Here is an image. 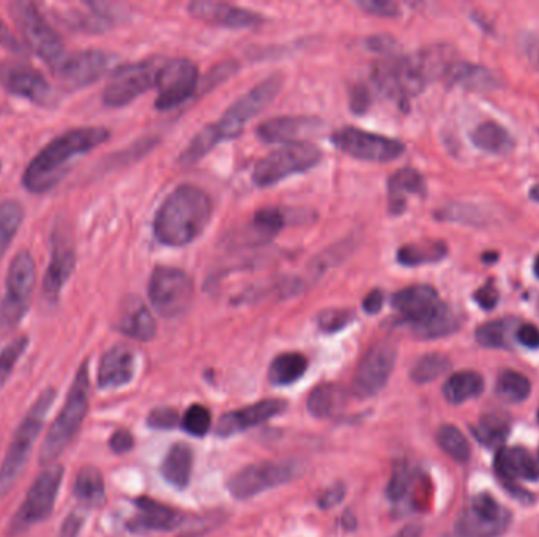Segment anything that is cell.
<instances>
[{
	"label": "cell",
	"instance_id": "1",
	"mask_svg": "<svg viewBox=\"0 0 539 537\" xmlns=\"http://www.w3.org/2000/svg\"><path fill=\"white\" fill-rule=\"evenodd\" d=\"M111 131L101 126L73 128L41 150L23 174V185L32 194L48 193L64 180L81 156L108 142Z\"/></svg>",
	"mask_w": 539,
	"mask_h": 537
},
{
	"label": "cell",
	"instance_id": "2",
	"mask_svg": "<svg viewBox=\"0 0 539 537\" xmlns=\"http://www.w3.org/2000/svg\"><path fill=\"white\" fill-rule=\"evenodd\" d=\"M212 215L213 204L209 194L186 183L174 189L158 208L153 232L163 245L182 248L204 232Z\"/></svg>",
	"mask_w": 539,
	"mask_h": 537
},
{
	"label": "cell",
	"instance_id": "3",
	"mask_svg": "<svg viewBox=\"0 0 539 537\" xmlns=\"http://www.w3.org/2000/svg\"><path fill=\"white\" fill-rule=\"evenodd\" d=\"M391 304L418 338H443L459 328L458 315L440 301L434 287H407L393 295Z\"/></svg>",
	"mask_w": 539,
	"mask_h": 537
},
{
	"label": "cell",
	"instance_id": "4",
	"mask_svg": "<svg viewBox=\"0 0 539 537\" xmlns=\"http://www.w3.org/2000/svg\"><path fill=\"white\" fill-rule=\"evenodd\" d=\"M90 374L89 361L79 366L75 380L71 383L70 391L65 397L64 407L60 410L54 423L49 427L45 441L41 445V465H53L68 446L73 443L81 430L82 423L89 413Z\"/></svg>",
	"mask_w": 539,
	"mask_h": 537
},
{
	"label": "cell",
	"instance_id": "5",
	"mask_svg": "<svg viewBox=\"0 0 539 537\" xmlns=\"http://www.w3.org/2000/svg\"><path fill=\"white\" fill-rule=\"evenodd\" d=\"M57 391L54 388H46L30 407L27 415L16 429L12 443L8 446L4 462L0 467V501L7 497L10 490L15 487L16 481L26 468L30 452L34 448V443L40 435L43 424L49 410L56 402Z\"/></svg>",
	"mask_w": 539,
	"mask_h": 537
},
{
	"label": "cell",
	"instance_id": "6",
	"mask_svg": "<svg viewBox=\"0 0 539 537\" xmlns=\"http://www.w3.org/2000/svg\"><path fill=\"white\" fill-rule=\"evenodd\" d=\"M64 467L60 463L48 465L32 482L26 498L19 504L7 525L8 537H18L32 526L45 522L53 514L59 495L60 484L64 481Z\"/></svg>",
	"mask_w": 539,
	"mask_h": 537
},
{
	"label": "cell",
	"instance_id": "7",
	"mask_svg": "<svg viewBox=\"0 0 539 537\" xmlns=\"http://www.w3.org/2000/svg\"><path fill=\"white\" fill-rule=\"evenodd\" d=\"M16 27L23 35L26 45L45 60L49 67L56 68L65 59V45L53 26H49L37 5L19 0L8 5Z\"/></svg>",
	"mask_w": 539,
	"mask_h": 537
},
{
	"label": "cell",
	"instance_id": "8",
	"mask_svg": "<svg viewBox=\"0 0 539 537\" xmlns=\"http://www.w3.org/2000/svg\"><path fill=\"white\" fill-rule=\"evenodd\" d=\"M35 281L34 257L29 251L18 252L8 267L5 295L0 303V331L12 330L26 317Z\"/></svg>",
	"mask_w": 539,
	"mask_h": 537
},
{
	"label": "cell",
	"instance_id": "9",
	"mask_svg": "<svg viewBox=\"0 0 539 537\" xmlns=\"http://www.w3.org/2000/svg\"><path fill=\"white\" fill-rule=\"evenodd\" d=\"M372 81L377 89L393 100L406 101L426 87L429 79L415 56H388L372 68Z\"/></svg>",
	"mask_w": 539,
	"mask_h": 537
},
{
	"label": "cell",
	"instance_id": "10",
	"mask_svg": "<svg viewBox=\"0 0 539 537\" xmlns=\"http://www.w3.org/2000/svg\"><path fill=\"white\" fill-rule=\"evenodd\" d=\"M322 160V153L311 142L284 145L262 158L254 167L253 182L261 188L283 182L290 175L305 174Z\"/></svg>",
	"mask_w": 539,
	"mask_h": 537
},
{
	"label": "cell",
	"instance_id": "11",
	"mask_svg": "<svg viewBox=\"0 0 539 537\" xmlns=\"http://www.w3.org/2000/svg\"><path fill=\"white\" fill-rule=\"evenodd\" d=\"M194 297V282L185 271L172 267H157L149 281L152 306L164 319H174L188 311Z\"/></svg>",
	"mask_w": 539,
	"mask_h": 537
},
{
	"label": "cell",
	"instance_id": "12",
	"mask_svg": "<svg viewBox=\"0 0 539 537\" xmlns=\"http://www.w3.org/2000/svg\"><path fill=\"white\" fill-rule=\"evenodd\" d=\"M281 84H283L281 76L273 75L262 81L261 84H257L242 98H238L231 108L224 112L221 120L212 125L218 141L237 138L238 134L242 133L246 123H250L259 112L264 111L268 104L275 100L279 89H281Z\"/></svg>",
	"mask_w": 539,
	"mask_h": 537
},
{
	"label": "cell",
	"instance_id": "13",
	"mask_svg": "<svg viewBox=\"0 0 539 537\" xmlns=\"http://www.w3.org/2000/svg\"><path fill=\"white\" fill-rule=\"evenodd\" d=\"M292 462H257L238 470L227 481V490L235 500H250L267 490L283 486L297 476Z\"/></svg>",
	"mask_w": 539,
	"mask_h": 537
},
{
	"label": "cell",
	"instance_id": "14",
	"mask_svg": "<svg viewBox=\"0 0 539 537\" xmlns=\"http://www.w3.org/2000/svg\"><path fill=\"white\" fill-rule=\"evenodd\" d=\"M160 67V60L152 59L117 68L103 90V103L108 108H123L133 103L157 84Z\"/></svg>",
	"mask_w": 539,
	"mask_h": 537
},
{
	"label": "cell",
	"instance_id": "15",
	"mask_svg": "<svg viewBox=\"0 0 539 537\" xmlns=\"http://www.w3.org/2000/svg\"><path fill=\"white\" fill-rule=\"evenodd\" d=\"M511 523V512L489 493H480L465 506L456 525L458 537H500Z\"/></svg>",
	"mask_w": 539,
	"mask_h": 537
},
{
	"label": "cell",
	"instance_id": "16",
	"mask_svg": "<svg viewBox=\"0 0 539 537\" xmlns=\"http://www.w3.org/2000/svg\"><path fill=\"white\" fill-rule=\"evenodd\" d=\"M331 142L342 153L369 163H390L402 156L406 147L398 139L387 138L382 134L369 133L358 128H342L331 136Z\"/></svg>",
	"mask_w": 539,
	"mask_h": 537
},
{
	"label": "cell",
	"instance_id": "17",
	"mask_svg": "<svg viewBox=\"0 0 539 537\" xmlns=\"http://www.w3.org/2000/svg\"><path fill=\"white\" fill-rule=\"evenodd\" d=\"M199 70L188 59H172L161 63L157 75L158 95L155 108L169 111L190 100L196 92Z\"/></svg>",
	"mask_w": 539,
	"mask_h": 537
},
{
	"label": "cell",
	"instance_id": "18",
	"mask_svg": "<svg viewBox=\"0 0 539 537\" xmlns=\"http://www.w3.org/2000/svg\"><path fill=\"white\" fill-rule=\"evenodd\" d=\"M396 364L395 345L380 341L372 345L358 364L352 382V393L360 399H369L385 388Z\"/></svg>",
	"mask_w": 539,
	"mask_h": 537
},
{
	"label": "cell",
	"instance_id": "19",
	"mask_svg": "<svg viewBox=\"0 0 539 537\" xmlns=\"http://www.w3.org/2000/svg\"><path fill=\"white\" fill-rule=\"evenodd\" d=\"M114 62H116L114 54L98 51V49H89V51H79L65 57L54 68V73H56L57 79L64 84L65 89L78 90L103 78L111 70Z\"/></svg>",
	"mask_w": 539,
	"mask_h": 537
},
{
	"label": "cell",
	"instance_id": "20",
	"mask_svg": "<svg viewBox=\"0 0 539 537\" xmlns=\"http://www.w3.org/2000/svg\"><path fill=\"white\" fill-rule=\"evenodd\" d=\"M0 84L15 97L49 108L56 101L53 87L40 71L27 63L4 62L0 65Z\"/></svg>",
	"mask_w": 539,
	"mask_h": 537
},
{
	"label": "cell",
	"instance_id": "21",
	"mask_svg": "<svg viewBox=\"0 0 539 537\" xmlns=\"http://www.w3.org/2000/svg\"><path fill=\"white\" fill-rule=\"evenodd\" d=\"M188 12L199 21L227 27V29H250V27L261 26L264 23V18L253 10L237 7V5L223 4V2H212V0L193 2L188 7Z\"/></svg>",
	"mask_w": 539,
	"mask_h": 537
},
{
	"label": "cell",
	"instance_id": "22",
	"mask_svg": "<svg viewBox=\"0 0 539 537\" xmlns=\"http://www.w3.org/2000/svg\"><path fill=\"white\" fill-rule=\"evenodd\" d=\"M287 402L281 399H265L257 404L248 405L235 412L221 416L220 423L216 427L218 437H232L240 434L243 430H250L268 419L275 418L286 412Z\"/></svg>",
	"mask_w": 539,
	"mask_h": 537
},
{
	"label": "cell",
	"instance_id": "23",
	"mask_svg": "<svg viewBox=\"0 0 539 537\" xmlns=\"http://www.w3.org/2000/svg\"><path fill=\"white\" fill-rule=\"evenodd\" d=\"M76 267L75 249L71 248L64 237L54 238L51 248V260L43 279V297L46 303L57 304L62 290L67 286L68 279Z\"/></svg>",
	"mask_w": 539,
	"mask_h": 537
},
{
	"label": "cell",
	"instance_id": "24",
	"mask_svg": "<svg viewBox=\"0 0 539 537\" xmlns=\"http://www.w3.org/2000/svg\"><path fill=\"white\" fill-rule=\"evenodd\" d=\"M320 123L316 117H305V115H287V117H275V119L265 120L257 128V136L267 144H297L305 142L311 134L319 130Z\"/></svg>",
	"mask_w": 539,
	"mask_h": 537
},
{
	"label": "cell",
	"instance_id": "25",
	"mask_svg": "<svg viewBox=\"0 0 539 537\" xmlns=\"http://www.w3.org/2000/svg\"><path fill=\"white\" fill-rule=\"evenodd\" d=\"M136 372V353L128 345H114L103 355L98 366L97 383L100 389L127 386Z\"/></svg>",
	"mask_w": 539,
	"mask_h": 537
},
{
	"label": "cell",
	"instance_id": "26",
	"mask_svg": "<svg viewBox=\"0 0 539 537\" xmlns=\"http://www.w3.org/2000/svg\"><path fill=\"white\" fill-rule=\"evenodd\" d=\"M138 506L139 515L128 522V528L133 533L145 534L152 531H174L183 525V515L169 508L160 501L149 497H139L134 501Z\"/></svg>",
	"mask_w": 539,
	"mask_h": 537
},
{
	"label": "cell",
	"instance_id": "27",
	"mask_svg": "<svg viewBox=\"0 0 539 537\" xmlns=\"http://www.w3.org/2000/svg\"><path fill=\"white\" fill-rule=\"evenodd\" d=\"M495 471L506 482L538 481L539 465L530 452L522 448H502L495 456Z\"/></svg>",
	"mask_w": 539,
	"mask_h": 537
},
{
	"label": "cell",
	"instance_id": "28",
	"mask_svg": "<svg viewBox=\"0 0 539 537\" xmlns=\"http://www.w3.org/2000/svg\"><path fill=\"white\" fill-rule=\"evenodd\" d=\"M117 330L134 341L150 342L157 334V323L139 298L130 297L123 303Z\"/></svg>",
	"mask_w": 539,
	"mask_h": 537
},
{
	"label": "cell",
	"instance_id": "29",
	"mask_svg": "<svg viewBox=\"0 0 539 537\" xmlns=\"http://www.w3.org/2000/svg\"><path fill=\"white\" fill-rule=\"evenodd\" d=\"M424 193H426V183L420 172L412 167L399 169L396 174L391 175L388 182L390 212L393 215H401L406 210L407 199L410 196H424Z\"/></svg>",
	"mask_w": 539,
	"mask_h": 537
},
{
	"label": "cell",
	"instance_id": "30",
	"mask_svg": "<svg viewBox=\"0 0 539 537\" xmlns=\"http://www.w3.org/2000/svg\"><path fill=\"white\" fill-rule=\"evenodd\" d=\"M193 460V449L190 445L175 443L161 463V473L164 479L175 489H186L193 473Z\"/></svg>",
	"mask_w": 539,
	"mask_h": 537
},
{
	"label": "cell",
	"instance_id": "31",
	"mask_svg": "<svg viewBox=\"0 0 539 537\" xmlns=\"http://www.w3.org/2000/svg\"><path fill=\"white\" fill-rule=\"evenodd\" d=\"M64 21L70 24L73 29L89 34L105 32L114 24L111 13L106 12L105 7L100 4H84L81 7H73L71 10L65 8Z\"/></svg>",
	"mask_w": 539,
	"mask_h": 537
},
{
	"label": "cell",
	"instance_id": "32",
	"mask_svg": "<svg viewBox=\"0 0 539 537\" xmlns=\"http://www.w3.org/2000/svg\"><path fill=\"white\" fill-rule=\"evenodd\" d=\"M76 500L86 508H98L106 500L105 479L101 471L92 465H86L78 471L75 486H73Z\"/></svg>",
	"mask_w": 539,
	"mask_h": 537
},
{
	"label": "cell",
	"instance_id": "33",
	"mask_svg": "<svg viewBox=\"0 0 539 537\" xmlns=\"http://www.w3.org/2000/svg\"><path fill=\"white\" fill-rule=\"evenodd\" d=\"M484 380L478 372L461 371L451 375L443 385V396L453 405L464 404L467 400L481 396Z\"/></svg>",
	"mask_w": 539,
	"mask_h": 537
},
{
	"label": "cell",
	"instance_id": "34",
	"mask_svg": "<svg viewBox=\"0 0 539 537\" xmlns=\"http://www.w3.org/2000/svg\"><path fill=\"white\" fill-rule=\"evenodd\" d=\"M308 369V358L303 353H281L268 369V380L275 386H289L298 382Z\"/></svg>",
	"mask_w": 539,
	"mask_h": 537
},
{
	"label": "cell",
	"instance_id": "35",
	"mask_svg": "<svg viewBox=\"0 0 539 537\" xmlns=\"http://www.w3.org/2000/svg\"><path fill=\"white\" fill-rule=\"evenodd\" d=\"M346 402V393L344 389L339 386L331 385H319L309 393L308 412L317 419L330 418V416L336 415L341 410L342 405Z\"/></svg>",
	"mask_w": 539,
	"mask_h": 537
},
{
	"label": "cell",
	"instance_id": "36",
	"mask_svg": "<svg viewBox=\"0 0 539 537\" xmlns=\"http://www.w3.org/2000/svg\"><path fill=\"white\" fill-rule=\"evenodd\" d=\"M448 248L443 241H423L402 246L398 251V262L404 267H420L426 263H437L447 257Z\"/></svg>",
	"mask_w": 539,
	"mask_h": 537
},
{
	"label": "cell",
	"instance_id": "37",
	"mask_svg": "<svg viewBox=\"0 0 539 537\" xmlns=\"http://www.w3.org/2000/svg\"><path fill=\"white\" fill-rule=\"evenodd\" d=\"M473 144L489 153H508L513 149V138L502 125L495 122L481 123L472 133Z\"/></svg>",
	"mask_w": 539,
	"mask_h": 537
},
{
	"label": "cell",
	"instance_id": "38",
	"mask_svg": "<svg viewBox=\"0 0 539 537\" xmlns=\"http://www.w3.org/2000/svg\"><path fill=\"white\" fill-rule=\"evenodd\" d=\"M24 208L16 200H5L0 204V259L12 245L13 238L23 224Z\"/></svg>",
	"mask_w": 539,
	"mask_h": 537
},
{
	"label": "cell",
	"instance_id": "39",
	"mask_svg": "<svg viewBox=\"0 0 539 537\" xmlns=\"http://www.w3.org/2000/svg\"><path fill=\"white\" fill-rule=\"evenodd\" d=\"M473 435L486 446H499L510 434V423L503 415L489 413L473 427Z\"/></svg>",
	"mask_w": 539,
	"mask_h": 537
},
{
	"label": "cell",
	"instance_id": "40",
	"mask_svg": "<svg viewBox=\"0 0 539 537\" xmlns=\"http://www.w3.org/2000/svg\"><path fill=\"white\" fill-rule=\"evenodd\" d=\"M448 78L456 84L473 90H491L495 86L494 76L483 67H475L469 63H459L451 68Z\"/></svg>",
	"mask_w": 539,
	"mask_h": 537
},
{
	"label": "cell",
	"instance_id": "41",
	"mask_svg": "<svg viewBox=\"0 0 539 537\" xmlns=\"http://www.w3.org/2000/svg\"><path fill=\"white\" fill-rule=\"evenodd\" d=\"M437 443L443 452H447L448 456L456 462H469L472 449H470L469 440L465 438L458 427L451 426V424L440 427L439 432H437Z\"/></svg>",
	"mask_w": 539,
	"mask_h": 537
},
{
	"label": "cell",
	"instance_id": "42",
	"mask_svg": "<svg viewBox=\"0 0 539 537\" xmlns=\"http://www.w3.org/2000/svg\"><path fill=\"white\" fill-rule=\"evenodd\" d=\"M284 223H286V215L281 208L265 207L254 215L250 227L254 237L267 241L272 240L283 230Z\"/></svg>",
	"mask_w": 539,
	"mask_h": 537
},
{
	"label": "cell",
	"instance_id": "43",
	"mask_svg": "<svg viewBox=\"0 0 539 537\" xmlns=\"http://www.w3.org/2000/svg\"><path fill=\"white\" fill-rule=\"evenodd\" d=\"M451 363L447 356L440 355V353H429L424 355L423 358L418 360V363L413 366L412 380L418 385H424V383L434 382L440 375L450 369Z\"/></svg>",
	"mask_w": 539,
	"mask_h": 537
},
{
	"label": "cell",
	"instance_id": "44",
	"mask_svg": "<svg viewBox=\"0 0 539 537\" xmlns=\"http://www.w3.org/2000/svg\"><path fill=\"white\" fill-rule=\"evenodd\" d=\"M530 391H532L530 380L519 372L505 371L497 380V393L502 399L513 404L527 399Z\"/></svg>",
	"mask_w": 539,
	"mask_h": 537
},
{
	"label": "cell",
	"instance_id": "45",
	"mask_svg": "<svg viewBox=\"0 0 539 537\" xmlns=\"http://www.w3.org/2000/svg\"><path fill=\"white\" fill-rule=\"evenodd\" d=\"M218 144H220V141L216 138L212 125L205 126L204 130L199 131L194 136L193 141L190 142V145L183 150L182 155H180V163L183 166H191V164L198 163L199 160H202Z\"/></svg>",
	"mask_w": 539,
	"mask_h": 537
},
{
	"label": "cell",
	"instance_id": "46",
	"mask_svg": "<svg viewBox=\"0 0 539 537\" xmlns=\"http://www.w3.org/2000/svg\"><path fill=\"white\" fill-rule=\"evenodd\" d=\"M476 341L489 349H506L510 345V323L505 320L484 323L476 330Z\"/></svg>",
	"mask_w": 539,
	"mask_h": 537
},
{
	"label": "cell",
	"instance_id": "47",
	"mask_svg": "<svg viewBox=\"0 0 539 537\" xmlns=\"http://www.w3.org/2000/svg\"><path fill=\"white\" fill-rule=\"evenodd\" d=\"M27 347H29V338L19 336L0 352V389L4 388L5 383L8 382L19 358L26 353Z\"/></svg>",
	"mask_w": 539,
	"mask_h": 537
},
{
	"label": "cell",
	"instance_id": "48",
	"mask_svg": "<svg viewBox=\"0 0 539 537\" xmlns=\"http://www.w3.org/2000/svg\"><path fill=\"white\" fill-rule=\"evenodd\" d=\"M183 429L194 437H204L212 426V413L201 404L191 405L182 418Z\"/></svg>",
	"mask_w": 539,
	"mask_h": 537
},
{
	"label": "cell",
	"instance_id": "49",
	"mask_svg": "<svg viewBox=\"0 0 539 537\" xmlns=\"http://www.w3.org/2000/svg\"><path fill=\"white\" fill-rule=\"evenodd\" d=\"M410 484H412V470H410L409 463L404 462V460H398V462H395V465H393L391 478L390 481H388V500H402V498L406 497Z\"/></svg>",
	"mask_w": 539,
	"mask_h": 537
},
{
	"label": "cell",
	"instance_id": "50",
	"mask_svg": "<svg viewBox=\"0 0 539 537\" xmlns=\"http://www.w3.org/2000/svg\"><path fill=\"white\" fill-rule=\"evenodd\" d=\"M355 314L350 309H328L317 317V325L324 333H338L354 322Z\"/></svg>",
	"mask_w": 539,
	"mask_h": 537
},
{
	"label": "cell",
	"instance_id": "51",
	"mask_svg": "<svg viewBox=\"0 0 539 537\" xmlns=\"http://www.w3.org/2000/svg\"><path fill=\"white\" fill-rule=\"evenodd\" d=\"M179 423V413L172 408H155L147 416V424L153 429H174Z\"/></svg>",
	"mask_w": 539,
	"mask_h": 537
},
{
	"label": "cell",
	"instance_id": "52",
	"mask_svg": "<svg viewBox=\"0 0 539 537\" xmlns=\"http://www.w3.org/2000/svg\"><path fill=\"white\" fill-rule=\"evenodd\" d=\"M358 7L369 15L382 16V18H395L399 15V7L390 0H361Z\"/></svg>",
	"mask_w": 539,
	"mask_h": 537
},
{
	"label": "cell",
	"instance_id": "53",
	"mask_svg": "<svg viewBox=\"0 0 539 537\" xmlns=\"http://www.w3.org/2000/svg\"><path fill=\"white\" fill-rule=\"evenodd\" d=\"M499 290L495 287L494 281H489L475 293L476 303L480 304L481 308L486 311H491L499 303Z\"/></svg>",
	"mask_w": 539,
	"mask_h": 537
},
{
	"label": "cell",
	"instance_id": "54",
	"mask_svg": "<svg viewBox=\"0 0 539 537\" xmlns=\"http://www.w3.org/2000/svg\"><path fill=\"white\" fill-rule=\"evenodd\" d=\"M133 446V434L127 429H117L116 432L112 434L111 440H109V448H111L112 452H116V454L130 452L131 449H133Z\"/></svg>",
	"mask_w": 539,
	"mask_h": 537
},
{
	"label": "cell",
	"instance_id": "55",
	"mask_svg": "<svg viewBox=\"0 0 539 537\" xmlns=\"http://www.w3.org/2000/svg\"><path fill=\"white\" fill-rule=\"evenodd\" d=\"M346 495V486L344 484H335L330 489L325 490L319 497V506L322 509H331L341 503L342 498Z\"/></svg>",
	"mask_w": 539,
	"mask_h": 537
},
{
	"label": "cell",
	"instance_id": "56",
	"mask_svg": "<svg viewBox=\"0 0 539 537\" xmlns=\"http://www.w3.org/2000/svg\"><path fill=\"white\" fill-rule=\"evenodd\" d=\"M517 341L528 349H539V328L532 323L522 325L516 333Z\"/></svg>",
	"mask_w": 539,
	"mask_h": 537
},
{
	"label": "cell",
	"instance_id": "57",
	"mask_svg": "<svg viewBox=\"0 0 539 537\" xmlns=\"http://www.w3.org/2000/svg\"><path fill=\"white\" fill-rule=\"evenodd\" d=\"M82 523H84V517L78 514V512H71L67 519H65L62 528H60V537H78Z\"/></svg>",
	"mask_w": 539,
	"mask_h": 537
},
{
	"label": "cell",
	"instance_id": "58",
	"mask_svg": "<svg viewBox=\"0 0 539 537\" xmlns=\"http://www.w3.org/2000/svg\"><path fill=\"white\" fill-rule=\"evenodd\" d=\"M0 45L10 49V51L16 52V54L23 52V45L12 34V30L8 29L7 24L4 23V19L2 18H0Z\"/></svg>",
	"mask_w": 539,
	"mask_h": 537
},
{
	"label": "cell",
	"instance_id": "59",
	"mask_svg": "<svg viewBox=\"0 0 539 537\" xmlns=\"http://www.w3.org/2000/svg\"><path fill=\"white\" fill-rule=\"evenodd\" d=\"M383 308V293L379 289L372 290L368 293V297L363 300V309L366 314H379L380 309Z\"/></svg>",
	"mask_w": 539,
	"mask_h": 537
},
{
	"label": "cell",
	"instance_id": "60",
	"mask_svg": "<svg viewBox=\"0 0 539 537\" xmlns=\"http://www.w3.org/2000/svg\"><path fill=\"white\" fill-rule=\"evenodd\" d=\"M423 536V526L420 523H409V525L404 526L402 530H399L398 533L393 537H421Z\"/></svg>",
	"mask_w": 539,
	"mask_h": 537
},
{
	"label": "cell",
	"instance_id": "61",
	"mask_svg": "<svg viewBox=\"0 0 539 537\" xmlns=\"http://www.w3.org/2000/svg\"><path fill=\"white\" fill-rule=\"evenodd\" d=\"M535 273H536V276H538L539 278V256L536 257V260H535Z\"/></svg>",
	"mask_w": 539,
	"mask_h": 537
},
{
	"label": "cell",
	"instance_id": "62",
	"mask_svg": "<svg viewBox=\"0 0 539 537\" xmlns=\"http://www.w3.org/2000/svg\"><path fill=\"white\" fill-rule=\"evenodd\" d=\"M0 169H2V163H0Z\"/></svg>",
	"mask_w": 539,
	"mask_h": 537
},
{
	"label": "cell",
	"instance_id": "63",
	"mask_svg": "<svg viewBox=\"0 0 539 537\" xmlns=\"http://www.w3.org/2000/svg\"><path fill=\"white\" fill-rule=\"evenodd\" d=\"M538 419H539V412H538Z\"/></svg>",
	"mask_w": 539,
	"mask_h": 537
}]
</instances>
